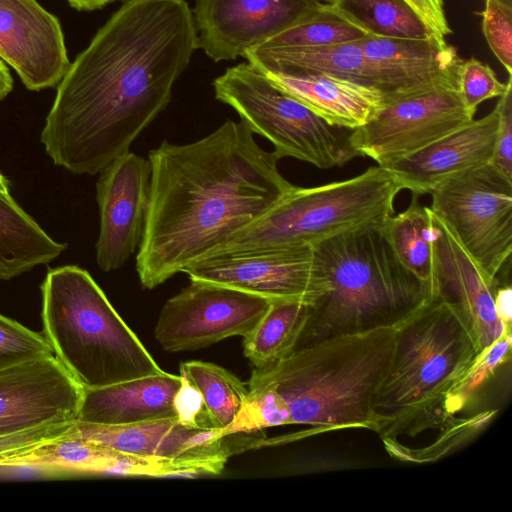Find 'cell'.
Returning a JSON list of instances; mask_svg holds the SVG:
<instances>
[{
    "label": "cell",
    "mask_w": 512,
    "mask_h": 512,
    "mask_svg": "<svg viewBox=\"0 0 512 512\" xmlns=\"http://www.w3.org/2000/svg\"><path fill=\"white\" fill-rule=\"evenodd\" d=\"M195 50L185 0H124L58 83L40 136L48 156L99 173L167 107Z\"/></svg>",
    "instance_id": "cell-1"
},
{
    "label": "cell",
    "mask_w": 512,
    "mask_h": 512,
    "mask_svg": "<svg viewBox=\"0 0 512 512\" xmlns=\"http://www.w3.org/2000/svg\"><path fill=\"white\" fill-rule=\"evenodd\" d=\"M148 159L150 204L136 256L146 289L212 255L294 187L241 120L188 144L164 140Z\"/></svg>",
    "instance_id": "cell-2"
},
{
    "label": "cell",
    "mask_w": 512,
    "mask_h": 512,
    "mask_svg": "<svg viewBox=\"0 0 512 512\" xmlns=\"http://www.w3.org/2000/svg\"><path fill=\"white\" fill-rule=\"evenodd\" d=\"M394 341L395 326L324 338L294 349L276 363L254 368L247 387L274 392L290 425L311 426L312 433L376 432L372 403Z\"/></svg>",
    "instance_id": "cell-3"
},
{
    "label": "cell",
    "mask_w": 512,
    "mask_h": 512,
    "mask_svg": "<svg viewBox=\"0 0 512 512\" xmlns=\"http://www.w3.org/2000/svg\"><path fill=\"white\" fill-rule=\"evenodd\" d=\"M479 352L475 335L453 304L430 295L395 325L387 372L372 403L382 440L443 429L447 392Z\"/></svg>",
    "instance_id": "cell-4"
},
{
    "label": "cell",
    "mask_w": 512,
    "mask_h": 512,
    "mask_svg": "<svg viewBox=\"0 0 512 512\" xmlns=\"http://www.w3.org/2000/svg\"><path fill=\"white\" fill-rule=\"evenodd\" d=\"M384 221L314 245L329 290L310 306L296 348L332 336L395 326L431 295L430 287L396 257L385 237Z\"/></svg>",
    "instance_id": "cell-5"
},
{
    "label": "cell",
    "mask_w": 512,
    "mask_h": 512,
    "mask_svg": "<svg viewBox=\"0 0 512 512\" xmlns=\"http://www.w3.org/2000/svg\"><path fill=\"white\" fill-rule=\"evenodd\" d=\"M41 292L43 335L83 389L165 372L87 270L49 269Z\"/></svg>",
    "instance_id": "cell-6"
},
{
    "label": "cell",
    "mask_w": 512,
    "mask_h": 512,
    "mask_svg": "<svg viewBox=\"0 0 512 512\" xmlns=\"http://www.w3.org/2000/svg\"><path fill=\"white\" fill-rule=\"evenodd\" d=\"M401 190L393 174L380 165L346 180L294 186L267 214L209 257L314 246L342 232L384 221L394 214L395 198Z\"/></svg>",
    "instance_id": "cell-7"
},
{
    "label": "cell",
    "mask_w": 512,
    "mask_h": 512,
    "mask_svg": "<svg viewBox=\"0 0 512 512\" xmlns=\"http://www.w3.org/2000/svg\"><path fill=\"white\" fill-rule=\"evenodd\" d=\"M213 88L216 99L233 108L253 134L272 143L278 160L290 157L330 169L358 156L351 130L330 125L248 62L227 68Z\"/></svg>",
    "instance_id": "cell-8"
},
{
    "label": "cell",
    "mask_w": 512,
    "mask_h": 512,
    "mask_svg": "<svg viewBox=\"0 0 512 512\" xmlns=\"http://www.w3.org/2000/svg\"><path fill=\"white\" fill-rule=\"evenodd\" d=\"M261 432L190 428L171 417L129 425L75 420L66 434L159 463L174 475L218 474L230 456L258 447Z\"/></svg>",
    "instance_id": "cell-9"
},
{
    "label": "cell",
    "mask_w": 512,
    "mask_h": 512,
    "mask_svg": "<svg viewBox=\"0 0 512 512\" xmlns=\"http://www.w3.org/2000/svg\"><path fill=\"white\" fill-rule=\"evenodd\" d=\"M430 194L431 211L496 279L512 252V180L489 163L450 177Z\"/></svg>",
    "instance_id": "cell-10"
},
{
    "label": "cell",
    "mask_w": 512,
    "mask_h": 512,
    "mask_svg": "<svg viewBox=\"0 0 512 512\" xmlns=\"http://www.w3.org/2000/svg\"><path fill=\"white\" fill-rule=\"evenodd\" d=\"M475 114L464 106L457 79L389 98L363 126L351 130L358 156L387 166L466 126Z\"/></svg>",
    "instance_id": "cell-11"
},
{
    "label": "cell",
    "mask_w": 512,
    "mask_h": 512,
    "mask_svg": "<svg viewBox=\"0 0 512 512\" xmlns=\"http://www.w3.org/2000/svg\"><path fill=\"white\" fill-rule=\"evenodd\" d=\"M183 273L190 281L309 306L329 290L323 263L310 245L219 254L190 265Z\"/></svg>",
    "instance_id": "cell-12"
},
{
    "label": "cell",
    "mask_w": 512,
    "mask_h": 512,
    "mask_svg": "<svg viewBox=\"0 0 512 512\" xmlns=\"http://www.w3.org/2000/svg\"><path fill=\"white\" fill-rule=\"evenodd\" d=\"M271 300L228 286L191 281L166 301L155 339L169 352L192 351L232 336H247Z\"/></svg>",
    "instance_id": "cell-13"
},
{
    "label": "cell",
    "mask_w": 512,
    "mask_h": 512,
    "mask_svg": "<svg viewBox=\"0 0 512 512\" xmlns=\"http://www.w3.org/2000/svg\"><path fill=\"white\" fill-rule=\"evenodd\" d=\"M327 0H196L197 49L234 60L321 9Z\"/></svg>",
    "instance_id": "cell-14"
},
{
    "label": "cell",
    "mask_w": 512,
    "mask_h": 512,
    "mask_svg": "<svg viewBox=\"0 0 512 512\" xmlns=\"http://www.w3.org/2000/svg\"><path fill=\"white\" fill-rule=\"evenodd\" d=\"M99 173L96 262L102 271L110 272L121 268L143 240L150 204L151 164L148 158L129 150Z\"/></svg>",
    "instance_id": "cell-15"
},
{
    "label": "cell",
    "mask_w": 512,
    "mask_h": 512,
    "mask_svg": "<svg viewBox=\"0 0 512 512\" xmlns=\"http://www.w3.org/2000/svg\"><path fill=\"white\" fill-rule=\"evenodd\" d=\"M83 387L56 356L0 372V436L76 420Z\"/></svg>",
    "instance_id": "cell-16"
},
{
    "label": "cell",
    "mask_w": 512,
    "mask_h": 512,
    "mask_svg": "<svg viewBox=\"0 0 512 512\" xmlns=\"http://www.w3.org/2000/svg\"><path fill=\"white\" fill-rule=\"evenodd\" d=\"M0 58L29 90L58 85L70 65L58 18L37 0H0Z\"/></svg>",
    "instance_id": "cell-17"
},
{
    "label": "cell",
    "mask_w": 512,
    "mask_h": 512,
    "mask_svg": "<svg viewBox=\"0 0 512 512\" xmlns=\"http://www.w3.org/2000/svg\"><path fill=\"white\" fill-rule=\"evenodd\" d=\"M431 214L434 225L431 295L441 297L461 311L481 351L504 330L512 329L505 328L495 313L493 296L498 279L488 277L447 225L432 211Z\"/></svg>",
    "instance_id": "cell-18"
},
{
    "label": "cell",
    "mask_w": 512,
    "mask_h": 512,
    "mask_svg": "<svg viewBox=\"0 0 512 512\" xmlns=\"http://www.w3.org/2000/svg\"><path fill=\"white\" fill-rule=\"evenodd\" d=\"M108 473L166 476L161 464L82 438L70 437L66 432L0 456V477L26 474L42 478H67Z\"/></svg>",
    "instance_id": "cell-19"
},
{
    "label": "cell",
    "mask_w": 512,
    "mask_h": 512,
    "mask_svg": "<svg viewBox=\"0 0 512 512\" xmlns=\"http://www.w3.org/2000/svg\"><path fill=\"white\" fill-rule=\"evenodd\" d=\"M498 121L494 107L484 117L384 168L412 195L431 193L450 177L490 163Z\"/></svg>",
    "instance_id": "cell-20"
},
{
    "label": "cell",
    "mask_w": 512,
    "mask_h": 512,
    "mask_svg": "<svg viewBox=\"0 0 512 512\" xmlns=\"http://www.w3.org/2000/svg\"><path fill=\"white\" fill-rule=\"evenodd\" d=\"M385 98L440 81L457 79L462 61L455 46L435 37L405 39L368 36L359 40Z\"/></svg>",
    "instance_id": "cell-21"
},
{
    "label": "cell",
    "mask_w": 512,
    "mask_h": 512,
    "mask_svg": "<svg viewBox=\"0 0 512 512\" xmlns=\"http://www.w3.org/2000/svg\"><path fill=\"white\" fill-rule=\"evenodd\" d=\"M181 382L180 375L163 372L84 389L76 421L129 425L176 417L174 397Z\"/></svg>",
    "instance_id": "cell-22"
},
{
    "label": "cell",
    "mask_w": 512,
    "mask_h": 512,
    "mask_svg": "<svg viewBox=\"0 0 512 512\" xmlns=\"http://www.w3.org/2000/svg\"><path fill=\"white\" fill-rule=\"evenodd\" d=\"M262 72L327 123L349 130L366 124L385 100L380 90L340 76Z\"/></svg>",
    "instance_id": "cell-23"
},
{
    "label": "cell",
    "mask_w": 512,
    "mask_h": 512,
    "mask_svg": "<svg viewBox=\"0 0 512 512\" xmlns=\"http://www.w3.org/2000/svg\"><path fill=\"white\" fill-rule=\"evenodd\" d=\"M242 57L261 71L330 74L360 82L382 92L379 78L366 60L359 41L279 50L251 48Z\"/></svg>",
    "instance_id": "cell-24"
},
{
    "label": "cell",
    "mask_w": 512,
    "mask_h": 512,
    "mask_svg": "<svg viewBox=\"0 0 512 512\" xmlns=\"http://www.w3.org/2000/svg\"><path fill=\"white\" fill-rule=\"evenodd\" d=\"M53 240L12 198L0 193V280H10L59 257Z\"/></svg>",
    "instance_id": "cell-25"
},
{
    "label": "cell",
    "mask_w": 512,
    "mask_h": 512,
    "mask_svg": "<svg viewBox=\"0 0 512 512\" xmlns=\"http://www.w3.org/2000/svg\"><path fill=\"white\" fill-rule=\"evenodd\" d=\"M310 306L272 301L255 328L244 337V355L254 368H263L290 354L307 324Z\"/></svg>",
    "instance_id": "cell-26"
},
{
    "label": "cell",
    "mask_w": 512,
    "mask_h": 512,
    "mask_svg": "<svg viewBox=\"0 0 512 512\" xmlns=\"http://www.w3.org/2000/svg\"><path fill=\"white\" fill-rule=\"evenodd\" d=\"M383 231L401 264L431 290L434 225L430 208L412 195L403 212L386 218Z\"/></svg>",
    "instance_id": "cell-27"
},
{
    "label": "cell",
    "mask_w": 512,
    "mask_h": 512,
    "mask_svg": "<svg viewBox=\"0 0 512 512\" xmlns=\"http://www.w3.org/2000/svg\"><path fill=\"white\" fill-rule=\"evenodd\" d=\"M327 3L370 36L405 39L435 37L405 0H327Z\"/></svg>",
    "instance_id": "cell-28"
},
{
    "label": "cell",
    "mask_w": 512,
    "mask_h": 512,
    "mask_svg": "<svg viewBox=\"0 0 512 512\" xmlns=\"http://www.w3.org/2000/svg\"><path fill=\"white\" fill-rule=\"evenodd\" d=\"M180 376L200 391L216 427L229 433L245 405L248 387L230 371L203 361L181 363Z\"/></svg>",
    "instance_id": "cell-29"
},
{
    "label": "cell",
    "mask_w": 512,
    "mask_h": 512,
    "mask_svg": "<svg viewBox=\"0 0 512 512\" xmlns=\"http://www.w3.org/2000/svg\"><path fill=\"white\" fill-rule=\"evenodd\" d=\"M368 36L364 29L326 3L312 15L253 48L279 50L317 47L355 42Z\"/></svg>",
    "instance_id": "cell-30"
},
{
    "label": "cell",
    "mask_w": 512,
    "mask_h": 512,
    "mask_svg": "<svg viewBox=\"0 0 512 512\" xmlns=\"http://www.w3.org/2000/svg\"><path fill=\"white\" fill-rule=\"evenodd\" d=\"M511 345L512 329H507L476 354L445 396L443 414L447 422L462 411L497 369L510 359Z\"/></svg>",
    "instance_id": "cell-31"
},
{
    "label": "cell",
    "mask_w": 512,
    "mask_h": 512,
    "mask_svg": "<svg viewBox=\"0 0 512 512\" xmlns=\"http://www.w3.org/2000/svg\"><path fill=\"white\" fill-rule=\"evenodd\" d=\"M495 411L480 413L471 418H457L456 416L443 428L446 434H442L434 444L425 449L412 450L403 446L398 441L383 440L385 448L394 457L401 461L412 463H424L434 461L448 452L452 447L469 440L487 425ZM442 429V430H443Z\"/></svg>",
    "instance_id": "cell-32"
},
{
    "label": "cell",
    "mask_w": 512,
    "mask_h": 512,
    "mask_svg": "<svg viewBox=\"0 0 512 512\" xmlns=\"http://www.w3.org/2000/svg\"><path fill=\"white\" fill-rule=\"evenodd\" d=\"M51 356L54 351L43 333L0 314V372Z\"/></svg>",
    "instance_id": "cell-33"
},
{
    "label": "cell",
    "mask_w": 512,
    "mask_h": 512,
    "mask_svg": "<svg viewBox=\"0 0 512 512\" xmlns=\"http://www.w3.org/2000/svg\"><path fill=\"white\" fill-rule=\"evenodd\" d=\"M511 83V76L507 83L501 82L489 65L474 57L462 59L457 69V86L461 100L473 114L482 102L502 96Z\"/></svg>",
    "instance_id": "cell-34"
},
{
    "label": "cell",
    "mask_w": 512,
    "mask_h": 512,
    "mask_svg": "<svg viewBox=\"0 0 512 512\" xmlns=\"http://www.w3.org/2000/svg\"><path fill=\"white\" fill-rule=\"evenodd\" d=\"M484 37L509 76L512 74V0H485Z\"/></svg>",
    "instance_id": "cell-35"
},
{
    "label": "cell",
    "mask_w": 512,
    "mask_h": 512,
    "mask_svg": "<svg viewBox=\"0 0 512 512\" xmlns=\"http://www.w3.org/2000/svg\"><path fill=\"white\" fill-rule=\"evenodd\" d=\"M495 107L499 121L490 164L507 179L512 180V83L499 97Z\"/></svg>",
    "instance_id": "cell-36"
},
{
    "label": "cell",
    "mask_w": 512,
    "mask_h": 512,
    "mask_svg": "<svg viewBox=\"0 0 512 512\" xmlns=\"http://www.w3.org/2000/svg\"><path fill=\"white\" fill-rule=\"evenodd\" d=\"M174 409L179 422L187 427L218 429L206 408L200 391L183 377L174 397Z\"/></svg>",
    "instance_id": "cell-37"
},
{
    "label": "cell",
    "mask_w": 512,
    "mask_h": 512,
    "mask_svg": "<svg viewBox=\"0 0 512 512\" xmlns=\"http://www.w3.org/2000/svg\"><path fill=\"white\" fill-rule=\"evenodd\" d=\"M74 421L46 424L2 435L0 436V456L60 436L67 432Z\"/></svg>",
    "instance_id": "cell-38"
},
{
    "label": "cell",
    "mask_w": 512,
    "mask_h": 512,
    "mask_svg": "<svg viewBox=\"0 0 512 512\" xmlns=\"http://www.w3.org/2000/svg\"><path fill=\"white\" fill-rule=\"evenodd\" d=\"M420 16L432 34L439 40H446L452 33L443 0H405Z\"/></svg>",
    "instance_id": "cell-39"
},
{
    "label": "cell",
    "mask_w": 512,
    "mask_h": 512,
    "mask_svg": "<svg viewBox=\"0 0 512 512\" xmlns=\"http://www.w3.org/2000/svg\"><path fill=\"white\" fill-rule=\"evenodd\" d=\"M493 302L498 320L505 328H512V288L509 283H500L498 279Z\"/></svg>",
    "instance_id": "cell-40"
},
{
    "label": "cell",
    "mask_w": 512,
    "mask_h": 512,
    "mask_svg": "<svg viewBox=\"0 0 512 512\" xmlns=\"http://www.w3.org/2000/svg\"><path fill=\"white\" fill-rule=\"evenodd\" d=\"M119 0H67L69 5L79 11H93Z\"/></svg>",
    "instance_id": "cell-41"
},
{
    "label": "cell",
    "mask_w": 512,
    "mask_h": 512,
    "mask_svg": "<svg viewBox=\"0 0 512 512\" xmlns=\"http://www.w3.org/2000/svg\"><path fill=\"white\" fill-rule=\"evenodd\" d=\"M13 79L4 61L0 58V102L11 92Z\"/></svg>",
    "instance_id": "cell-42"
},
{
    "label": "cell",
    "mask_w": 512,
    "mask_h": 512,
    "mask_svg": "<svg viewBox=\"0 0 512 512\" xmlns=\"http://www.w3.org/2000/svg\"><path fill=\"white\" fill-rule=\"evenodd\" d=\"M0 193L5 196H11L8 180L0 172Z\"/></svg>",
    "instance_id": "cell-43"
}]
</instances>
